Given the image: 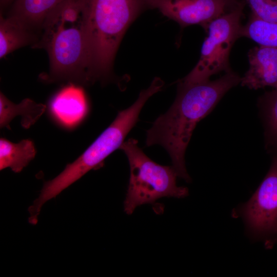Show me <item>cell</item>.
<instances>
[{
	"instance_id": "6da1fadb",
	"label": "cell",
	"mask_w": 277,
	"mask_h": 277,
	"mask_svg": "<svg viewBox=\"0 0 277 277\" xmlns=\"http://www.w3.org/2000/svg\"><path fill=\"white\" fill-rule=\"evenodd\" d=\"M241 77L230 70L213 81H177L176 98L168 110L156 119L147 130V146L160 145L169 154L178 177L191 181L185 153L197 124L208 114Z\"/></svg>"
},
{
	"instance_id": "7a4b0ae2",
	"label": "cell",
	"mask_w": 277,
	"mask_h": 277,
	"mask_svg": "<svg viewBox=\"0 0 277 277\" xmlns=\"http://www.w3.org/2000/svg\"><path fill=\"white\" fill-rule=\"evenodd\" d=\"M42 38L32 47L45 49L50 71L43 78L90 83L86 22L79 0H60L46 17Z\"/></svg>"
},
{
	"instance_id": "3957f363",
	"label": "cell",
	"mask_w": 277,
	"mask_h": 277,
	"mask_svg": "<svg viewBox=\"0 0 277 277\" xmlns=\"http://www.w3.org/2000/svg\"><path fill=\"white\" fill-rule=\"evenodd\" d=\"M86 22L92 81L110 75L114 57L127 28L148 8L146 0H79Z\"/></svg>"
},
{
	"instance_id": "277c9868",
	"label": "cell",
	"mask_w": 277,
	"mask_h": 277,
	"mask_svg": "<svg viewBox=\"0 0 277 277\" xmlns=\"http://www.w3.org/2000/svg\"><path fill=\"white\" fill-rule=\"evenodd\" d=\"M162 88L159 82L152 81L148 88L140 92L131 106L119 111L113 122L75 161L67 164L55 178L45 183L39 196L30 206V211L39 215L42 207L46 202L55 197L90 170L101 167L108 156L120 149L126 136L137 122L147 101L161 91Z\"/></svg>"
},
{
	"instance_id": "5b68a950",
	"label": "cell",
	"mask_w": 277,
	"mask_h": 277,
	"mask_svg": "<svg viewBox=\"0 0 277 277\" xmlns=\"http://www.w3.org/2000/svg\"><path fill=\"white\" fill-rule=\"evenodd\" d=\"M131 138L124 142L120 149L126 155L130 167V177L124 211L132 214L135 208L152 204L164 197L183 198L188 189L176 185L177 174L173 166L160 165L148 157Z\"/></svg>"
},
{
	"instance_id": "8992f818",
	"label": "cell",
	"mask_w": 277,
	"mask_h": 277,
	"mask_svg": "<svg viewBox=\"0 0 277 277\" xmlns=\"http://www.w3.org/2000/svg\"><path fill=\"white\" fill-rule=\"evenodd\" d=\"M232 214L242 219L249 238L261 242L266 249L277 243V153L256 191Z\"/></svg>"
},
{
	"instance_id": "52a82bcc",
	"label": "cell",
	"mask_w": 277,
	"mask_h": 277,
	"mask_svg": "<svg viewBox=\"0 0 277 277\" xmlns=\"http://www.w3.org/2000/svg\"><path fill=\"white\" fill-rule=\"evenodd\" d=\"M244 4L212 21L206 31L208 36L201 49L200 58L194 68L183 78L189 81L209 80L221 71L228 72L229 57L235 41L241 37V19Z\"/></svg>"
},
{
	"instance_id": "ba28073f",
	"label": "cell",
	"mask_w": 277,
	"mask_h": 277,
	"mask_svg": "<svg viewBox=\"0 0 277 277\" xmlns=\"http://www.w3.org/2000/svg\"><path fill=\"white\" fill-rule=\"evenodd\" d=\"M148 8L156 9L163 15L184 28L209 24L234 10L242 3L238 0H146Z\"/></svg>"
},
{
	"instance_id": "9c48e42d",
	"label": "cell",
	"mask_w": 277,
	"mask_h": 277,
	"mask_svg": "<svg viewBox=\"0 0 277 277\" xmlns=\"http://www.w3.org/2000/svg\"><path fill=\"white\" fill-rule=\"evenodd\" d=\"M249 68L241 84L250 89L277 88V48L260 46L248 53Z\"/></svg>"
},
{
	"instance_id": "30bf717a",
	"label": "cell",
	"mask_w": 277,
	"mask_h": 277,
	"mask_svg": "<svg viewBox=\"0 0 277 277\" xmlns=\"http://www.w3.org/2000/svg\"><path fill=\"white\" fill-rule=\"evenodd\" d=\"M53 116L67 127L75 126L81 122L88 111V104L84 90L71 84L57 92L50 102Z\"/></svg>"
},
{
	"instance_id": "8fae6325",
	"label": "cell",
	"mask_w": 277,
	"mask_h": 277,
	"mask_svg": "<svg viewBox=\"0 0 277 277\" xmlns=\"http://www.w3.org/2000/svg\"><path fill=\"white\" fill-rule=\"evenodd\" d=\"M60 0H15L9 16L34 31L42 28L50 12Z\"/></svg>"
},
{
	"instance_id": "7c38bea8",
	"label": "cell",
	"mask_w": 277,
	"mask_h": 277,
	"mask_svg": "<svg viewBox=\"0 0 277 277\" xmlns=\"http://www.w3.org/2000/svg\"><path fill=\"white\" fill-rule=\"evenodd\" d=\"M46 106L25 98L16 104L9 101L3 93L0 94V126L10 129L9 124L13 118L21 116L22 126L28 129L33 125L45 111Z\"/></svg>"
},
{
	"instance_id": "4fadbf2b",
	"label": "cell",
	"mask_w": 277,
	"mask_h": 277,
	"mask_svg": "<svg viewBox=\"0 0 277 277\" xmlns=\"http://www.w3.org/2000/svg\"><path fill=\"white\" fill-rule=\"evenodd\" d=\"M38 39L31 31L16 19L2 14L0 19V57H5L13 51L33 44Z\"/></svg>"
},
{
	"instance_id": "5bb4252c",
	"label": "cell",
	"mask_w": 277,
	"mask_h": 277,
	"mask_svg": "<svg viewBox=\"0 0 277 277\" xmlns=\"http://www.w3.org/2000/svg\"><path fill=\"white\" fill-rule=\"evenodd\" d=\"M36 149L32 141L23 140L18 143L0 139V170L10 168L20 172L35 157Z\"/></svg>"
},
{
	"instance_id": "9a60e30c",
	"label": "cell",
	"mask_w": 277,
	"mask_h": 277,
	"mask_svg": "<svg viewBox=\"0 0 277 277\" xmlns=\"http://www.w3.org/2000/svg\"><path fill=\"white\" fill-rule=\"evenodd\" d=\"M266 146L273 153L277 149V88L265 93L259 100Z\"/></svg>"
},
{
	"instance_id": "2e32d148",
	"label": "cell",
	"mask_w": 277,
	"mask_h": 277,
	"mask_svg": "<svg viewBox=\"0 0 277 277\" xmlns=\"http://www.w3.org/2000/svg\"><path fill=\"white\" fill-rule=\"evenodd\" d=\"M240 34L260 46L277 48V23L265 21L253 14L247 23L242 26Z\"/></svg>"
},
{
	"instance_id": "e0dca14e",
	"label": "cell",
	"mask_w": 277,
	"mask_h": 277,
	"mask_svg": "<svg viewBox=\"0 0 277 277\" xmlns=\"http://www.w3.org/2000/svg\"><path fill=\"white\" fill-rule=\"evenodd\" d=\"M252 14L265 21L277 23V0H245Z\"/></svg>"
},
{
	"instance_id": "ac0fdd59",
	"label": "cell",
	"mask_w": 277,
	"mask_h": 277,
	"mask_svg": "<svg viewBox=\"0 0 277 277\" xmlns=\"http://www.w3.org/2000/svg\"><path fill=\"white\" fill-rule=\"evenodd\" d=\"M15 0H1V4L2 6H6Z\"/></svg>"
},
{
	"instance_id": "d6986e66",
	"label": "cell",
	"mask_w": 277,
	"mask_h": 277,
	"mask_svg": "<svg viewBox=\"0 0 277 277\" xmlns=\"http://www.w3.org/2000/svg\"><path fill=\"white\" fill-rule=\"evenodd\" d=\"M272 153H273V154H274V153H277V149H276L274 152H273Z\"/></svg>"
}]
</instances>
